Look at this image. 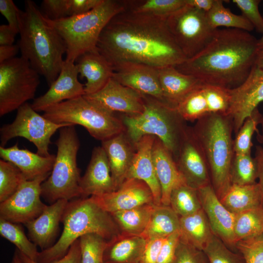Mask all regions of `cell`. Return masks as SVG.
Returning a JSON list of instances; mask_svg holds the SVG:
<instances>
[{
  "instance_id": "cell-1",
  "label": "cell",
  "mask_w": 263,
  "mask_h": 263,
  "mask_svg": "<svg viewBox=\"0 0 263 263\" xmlns=\"http://www.w3.org/2000/svg\"><path fill=\"white\" fill-rule=\"evenodd\" d=\"M166 19L126 8L105 27L96 49L112 66L125 61L157 68L178 66L187 58L169 31Z\"/></svg>"
},
{
  "instance_id": "cell-2",
  "label": "cell",
  "mask_w": 263,
  "mask_h": 263,
  "mask_svg": "<svg viewBox=\"0 0 263 263\" xmlns=\"http://www.w3.org/2000/svg\"><path fill=\"white\" fill-rule=\"evenodd\" d=\"M257 40L244 30L217 29L201 51L175 67L203 83L233 89L245 81L255 65Z\"/></svg>"
},
{
  "instance_id": "cell-3",
  "label": "cell",
  "mask_w": 263,
  "mask_h": 263,
  "mask_svg": "<svg viewBox=\"0 0 263 263\" xmlns=\"http://www.w3.org/2000/svg\"><path fill=\"white\" fill-rule=\"evenodd\" d=\"M18 19L20 38L18 44L21 56L50 86L57 77L64 61L65 42L31 0L25 1L24 10L19 9Z\"/></svg>"
},
{
  "instance_id": "cell-4",
  "label": "cell",
  "mask_w": 263,
  "mask_h": 263,
  "mask_svg": "<svg viewBox=\"0 0 263 263\" xmlns=\"http://www.w3.org/2000/svg\"><path fill=\"white\" fill-rule=\"evenodd\" d=\"M61 222L63 229L60 238L52 246L39 252L35 262L49 263L62 258L83 235L95 233L109 241L121 233L111 214L92 197L68 202Z\"/></svg>"
},
{
  "instance_id": "cell-5",
  "label": "cell",
  "mask_w": 263,
  "mask_h": 263,
  "mask_svg": "<svg viewBox=\"0 0 263 263\" xmlns=\"http://www.w3.org/2000/svg\"><path fill=\"white\" fill-rule=\"evenodd\" d=\"M191 128L204 152L211 185L220 199L231 185L230 172L235 154L232 119L226 114L209 113Z\"/></svg>"
},
{
  "instance_id": "cell-6",
  "label": "cell",
  "mask_w": 263,
  "mask_h": 263,
  "mask_svg": "<svg viewBox=\"0 0 263 263\" xmlns=\"http://www.w3.org/2000/svg\"><path fill=\"white\" fill-rule=\"evenodd\" d=\"M142 96V113L135 115L123 114L121 117L126 133L134 144L145 135L155 136L169 150L175 161L188 126L176 107L151 96Z\"/></svg>"
},
{
  "instance_id": "cell-7",
  "label": "cell",
  "mask_w": 263,
  "mask_h": 263,
  "mask_svg": "<svg viewBox=\"0 0 263 263\" xmlns=\"http://www.w3.org/2000/svg\"><path fill=\"white\" fill-rule=\"evenodd\" d=\"M126 9L123 0H102L89 12L48 22L64 40L66 61L75 62L86 52L96 49L99 37L109 21Z\"/></svg>"
},
{
  "instance_id": "cell-8",
  "label": "cell",
  "mask_w": 263,
  "mask_h": 263,
  "mask_svg": "<svg viewBox=\"0 0 263 263\" xmlns=\"http://www.w3.org/2000/svg\"><path fill=\"white\" fill-rule=\"evenodd\" d=\"M75 125L59 130L55 144L57 147L55 161L49 176L41 185V196L52 204L59 199L71 200L81 196L80 169L77 164L80 147Z\"/></svg>"
},
{
  "instance_id": "cell-9",
  "label": "cell",
  "mask_w": 263,
  "mask_h": 263,
  "mask_svg": "<svg viewBox=\"0 0 263 263\" xmlns=\"http://www.w3.org/2000/svg\"><path fill=\"white\" fill-rule=\"evenodd\" d=\"M42 115L55 123L81 125L101 142L125 131L121 118L84 95L51 106L43 111Z\"/></svg>"
},
{
  "instance_id": "cell-10",
  "label": "cell",
  "mask_w": 263,
  "mask_h": 263,
  "mask_svg": "<svg viewBox=\"0 0 263 263\" xmlns=\"http://www.w3.org/2000/svg\"><path fill=\"white\" fill-rule=\"evenodd\" d=\"M40 75L20 56L0 63V116L34 98Z\"/></svg>"
},
{
  "instance_id": "cell-11",
  "label": "cell",
  "mask_w": 263,
  "mask_h": 263,
  "mask_svg": "<svg viewBox=\"0 0 263 263\" xmlns=\"http://www.w3.org/2000/svg\"><path fill=\"white\" fill-rule=\"evenodd\" d=\"M166 23L187 59L201 51L211 40L216 30L209 25L206 12L187 4L168 16Z\"/></svg>"
},
{
  "instance_id": "cell-12",
  "label": "cell",
  "mask_w": 263,
  "mask_h": 263,
  "mask_svg": "<svg viewBox=\"0 0 263 263\" xmlns=\"http://www.w3.org/2000/svg\"><path fill=\"white\" fill-rule=\"evenodd\" d=\"M70 125L57 124L41 115L34 110L31 104L25 103L18 110L15 120L4 125L0 129V147H4L7 142L16 137H21L33 143L37 153L49 157L51 138L56 131Z\"/></svg>"
},
{
  "instance_id": "cell-13",
  "label": "cell",
  "mask_w": 263,
  "mask_h": 263,
  "mask_svg": "<svg viewBox=\"0 0 263 263\" xmlns=\"http://www.w3.org/2000/svg\"><path fill=\"white\" fill-rule=\"evenodd\" d=\"M49 176L25 180L12 195L0 203V218L25 224L39 216L47 206L42 202L40 197L41 185Z\"/></svg>"
},
{
  "instance_id": "cell-14",
  "label": "cell",
  "mask_w": 263,
  "mask_h": 263,
  "mask_svg": "<svg viewBox=\"0 0 263 263\" xmlns=\"http://www.w3.org/2000/svg\"><path fill=\"white\" fill-rule=\"evenodd\" d=\"M175 162L185 182L190 187L198 189L211 184L206 156L191 127L186 130Z\"/></svg>"
},
{
  "instance_id": "cell-15",
  "label": "cell",
  "mask_w": 263,
  "mask_h": 263,
  "mask_svg": "<svg viewBox=\"0 0 263 263\" xmlns=\"http://www.w3.org/2000/svg\"><path fill=\"white\" fill-rule=\"evenodd\" d=\"M230 92L227 114L232 119L236 134L245 119L263 102V71L254 65L245 81Z\"/></svg>"
},
{
  "instance_id": "cell-16",
  "label": "cell",
  "mask_w": 263,
  "mask_h": 263,
  "mask_svg": "<svg viewBox=\"0 0 263 263\" xmlns=\"http://www.w3.org/2000/svg\"><path fill=\"white\" fill-rule=\"evenodd\" d=\"M84 96L113 113H120L127 115H135L142 113L144 110L142 94L123 86L113 77L100 90Z\"/></svg>"
},
{
  "instance_id": "cell-17",
  "label": "cell",
  "mask_w": 263,
  "mask_h": 263,
  "mask_svg": "<svg viewBox=\"0 0 263 263\" xmlns=\"http://www.w3.org/2000/svg\"><path fill=\"white\" fill-rule=\"evenodd\" d=\"M112 68V77L123 86L165 102L158 68L130 61L117 63Z\"/></svg>"
},
{
  "instance_id": "cell-18",
  "label": "cell",
  "mask_w": 263,
  "mask_h": 263,
  "mask_svg": "<svg viewBox=\"0 0 263 263\" xmlns=\"http://www.w3.org/2000/svg\"><path fill=\"white\" fill-rule=\"evenodd\" d=\"M91 197L110 213L145 204H154L149 186L143 181L134 178L127 179L117 189L112 192Z\"/></svg>"
},
{
  "instance_id": "cell-19",
  "label": "cell",
  "mask_w": 263,
  "mask_h": 263,
  "mask_svg": "<svg viewBox=\"0 0 263 263\" xmlns=\"http://www.w3.org/2000/svg\"><path fill=\"white\" fill-rule=\"evenodd\" d=\"M78 75L75 63L64 59L59 74L49 90L34 99L31 104L33 109L43 112L54 105L84 95V85L78 80Z\"/></svg>"
},
{
  "instance_id": "cell-20",
  "label": "cell",
  "mask_w": 263,
  "mask_h": 263,
  "mask_svg": "<svg viewBox=\"0 0 263 263\" xmlns=\"http://www.w3.org/2000/svg\"><path fill=\"white\" fill-rule=\"evenodd\" d=\"M202 206L211 229L229 248H235L233 232L235 214L221 202L211 184L198 189Z\"/></svg>"
},
{
  "instance_id": "cell-21",
  "label": "cell",
  "mask_w": 263,
  "mask_h": 263,
  "mask_svg": "<svg viewBox=\"0 0 263 263\" xmlns=\"http://www.w3.org/2000/svg\"><path fill=\"white\" fill-rule=\"evenodd\" d=\"M79 187L81 196L83 197L102 195L116 190L108 159L101 146L93 150L86 172L81 177Z\"/></svg>"
},
{
  "instance_id": "cell-22",
  "label": "cell",
  "mask_w": 263,
  "mask_h": 263,
  "mask_svg": "<svg viewBox=\"0 0 263 263\" xmlns=\"http://www.w3.org/2000/svg\"><path fill=\"white\" fill-rule=\"evenodd\" d=\"M156 137L145 135L135 143V152L127 175L145 182L150 189L155 205H161V189L153 159L152 149Z\"/></svg>"
},
{
  "instance_id": "cell-23",
  "label": "cell",
  "mask_w": 263,
  "mask_h": 263,
  "mask_svg": "<svg viewBox=\"0 0 263 263\" xmlns=\"http://www.w3.org/2000/svg\"><path fill=\"white\" fill-rule=\"evenodd\" d=\"M107 156L116 190L126 180L135 152V146L125 131L101 142Z\"/></svg>"
},
{
  "instance_id": "cell-24",
  "label": "cell",
  "mask_w": 263,
  "mask_h": 263,
  "mask_svg": "<svg viewBox=\"0 0 263 263\" xmlns=\"http://www.w3.org/2000/svg\"><path fill=\"white\" fill-rule=\"evenodd\" d=\"M68 202L66 199L58 200L47 206L37 218L24 224L30 239L42 250L52 246Z\"/></svg>"
},
{
  "instance_id": "cell-25",
  "label": "cell",
  "mask_w": 263,
  "mask_h": 263,
  "mask_svg": "<svg viewBox=\"0 0 263 263\" xmlns=\"http://www.w3.org/2000/svg\"><path fill=\"white\" fill-rule=\"evenodd\" d=\"M17 142L11 147L0 146V156L17 167L27 180H32L42 176H49L56 159L52 154L45 157L27 149H20Z\"/></svg>"
},
{
  "instance_id": "cell-26",
  "label": "cell",
  "mask_w": 263,
  "mask_h": 263,
  "mask_svg": "<svg viewBox=\"0 0 263 263\" xmlns=\"http://www.w3.org/2000/svg\"><path fill=\"white\" fill-rule=\"evenodd\" d=\"M75 63L79 76L86 80L85 95L97 92L112 77L113 71L112 65L97 49L82 54Z\"/></svg>"
},
{
  "instance_id": "cell-27",
  "label": "cell",
  "mask_w": 263,
  "mask_h": 263,
  "mask_svg": "<svg viewBox=\"0 0 263 263\" xmlns=\"http://www.w3.org/2000/svg\"><path fill=\"white\" fill-rule=\"evenodd\" d=\"M152 154L156 174L161 189V205L169 206L172 189L185 182L172 154L157 137L153 144Z\"/></svg>"
},
{
  "instance_id": "cell-28",
  "label": "cell",
  "mask_w": 263,
  "mask_h": 263,
  "mask_svg": "<svg viewBox=\"0 0 263 263\" xmlns=\"http://www.w3.org/2000/svg\"><path fill=\"white\" fill-rule=\"evenodd\" d=\"M158 70L164 100L174 107L203 83L191 75L180 72L174 66Z\"/></svg>"
},
{
  "instance_id": "cell-29",
  "label": "cell",
  "mask_w": 263,
  "mask_h": 263,
  "mask_svg": "<svg viewBox=\"0 0 263 263\" xmlns=\"http://www.w3.org/2000/svg\"><path fill=\"white\" fill-rule=\"evenodd\" d=\"M147 240L142 236L120 233L108 241L104 263H140Z\"/></svg>"
},
{
  "instance_id": "cell-30",
  "label": "cell",
  "mask_w": 263,
  "mask_h": 263,
  "mask_svg": "<svg viewBox=\"0 0 263 263\" xmlns=\"http://www.w3.org/2000/svg\"><path fill=\"white\" fill-rule=\"evenodd\" d=\"M219 199L234 214L263 206V195L257 182L247 185L232 184Z\"/></svg>"
},
{
  "instance_id": "cell-31",
  "label": "cell",
  "mask_w": 263,
  "mask_h": 263,
  "mask_svg": "<svg viewBox=\"0 0 263 263\" xmlns=\"http://www.w3.org/2000/svg\"><path fill=\"white\" fill-rule=\"evenodd\" d=\"M181 238L194 247L203 250L214 233L202 208L197 212L180 217Z\"/></svg>"
},
{
  "instance_id": "cell-32",
  "label": "cell",
  "mask_w": 263,
  "mask_h": 263,
  "mask_svg": "<svg viewBox=\"0 0 263 263\" xmlns=\"http://www.w3.org/2000/svg\"><path fill=\"white\" fill-rule=\"evenodd\" d=\"M179 231L180 217L170 206L155 205L148 225L141 236L147 241L164 239Z\"/></svg>"
},
{
  "instance_id": "cell-33",
  "label": "cell",
  "mask_w": 263,
  "mask_h": 263,
  "mask_svg": "<svg viewBox=\"0 0 263 263\" xmlns=\"http://www.w3.org/2000/svg\"><path fill=\"white\" fill-rule=\"evenodd\" d=\"M155 206L145 204L110 214L121 233L141 236L148 225Z\"/></svg>"
},
{
  "instance_id": "cell-34",
  "label": "cell",
  "mask_w": 263,
  "mask_h": 263,
  "mask_svg": "<svg viewBox=\"0 0 263 263\" xmlns=\"http://www.w3.org/2000/svg\"><path fill=\"white\" fill-rule=\"evenodd\" d=\"M233 232L236 243L263 234V206L235 214Z\"/></svg>"
},
{
  "instance_id": "cell-35",
  "label": "cell",
  "mask_w": 263,
  "mask_h": 263,
  "mask_svg": "<svg viewBox=\"0 0 263 263\" xmlns=\"http://www.w3.org/2000/svg\"><path fill=\"white\" fill-rule=\"evenodd\" d=\"M209 25L215 29L219 27L233 28L250 32L254 29L252 24L242 15L233 14L225 7L224 1L214 0L211 9L206 13Z\"/></svg>"
},
{
  "instance_id": "cell-36",
  "label": "cell",
  "mask_w": 263,
  "mask_h": 263,
  "mask_svg": "<svg viewBox=\"0 0 263 263\" xmlns=\"http://www.w3.org/2000/svg\"><path fill=\"white\" fill-rule=\"evenodd\" d=\"M169 203L170 207L180 217L192 214L202 208L198 189L185 182L172 189Z\"/></svg>"
},
{
  "instance_id": "cell-37",
  "label": "cell",
  "mask_w": 263,
  "mask_h": 263,
  "mask_svg": "<svg viewBox=\"0 0 263 263\" xmlns=\"http://www.w3.org/2000/svg\"><path fill=\"white\" fill-rule=\"evenodd\" d=\"M127 9L135 13L167 18L186 5V0H123Z\"/></svg>"
},
{
  "instance_id": "cell-38",
  "label": "cell",
  "mask_w": 263,
  "mask_h": 263,
  "mask_svg": "<svg viewBox=\"0 0 263 263\" xmlns=\"http://www.w3.org/2000/svg\"><path fill=\"white\" fill-rule=\"evenodd\" d=\"M230 177L231 185H247L257 182V165L251 153L234 154L230 168Z\"/></svg>"
},
{
  "instance_id": "cell-39",
  "label": "cell",
  "mask_w": 263,
  "mask_h": 263,
  "mask_svg": "<svg viewBox=\"0 0 263 263\" xmlns=\"http://www.w3.org/2000/svg\"><path fill=\"white\" fill-rule=\"evenodd\" d=\"M0 234L14 244L20 253L36 261L39 253L37 245L27 238L21 226L0 218Z\"/></svg>"
},
{
  "instance_id": "cell-40",
  "label": "cell",
  "mask_w": 263,
  "mask_h": 263,
  "mask_svg": "<svg viewBox=\"0 0 263 263\" xmlns=\"http://www.w3.org/2000/svg\"><path fill=\"white\" fill-rule=\"evenodd\" d=\"M202 83L187 96L176 106V110L185 121L194 122L209 114Z\"/></svg>"
},
{
  "instance_id": "cell-41",
  "label": "cell",
  "mask_w": 263,
  "mask_h": 263,
  "mask_svg": "<svg viewBox=\"0 0 263 263\" xmlns=\"http://www.w3.org/2000/svg\"><path fill=\"white\" fill-rule=\"evenodd\" d=\"M262 116L257 108L245 119L233 140L235 153H251L252 137L259 131L258 127Z\"/></svg>"
},
{
  "instance_id": "cell-42",
  "label": "cell",
  "mask_w": 263,
  "mask_h": 263,
  "mask_svg": "<svg viewBox=\"0 0 263 263\" xmlns=\"http://www.w3.org/2000/svg\"><path fill=\"white\" fill-rule=\"evenodd\" d=\"M26 179L12 163L0 160V202L12 195Z\"/></svg>"
},
{
  "instance_id": "cell-43",
  "label": "cell",
  "mask_w": 263,
  "mask_h": 263,
  "mask_svg": "<svg viewBox=\"0 0 263 263\" xmlns=\"http://www.w3.org/2000/svg\"><path fill=\"white\" fill-rule=\"evenodd\" d=\"M79 240L81 263H104V253L107 240L95 233L83 235Z\"/></svg>"
},
{
  "instance_id": "cell-44",
  "label": "cell",
  "mask_w": 263,
  "mask_h": 263,
  "mask_svg": "<svg viewBox=\"0 0 263 263\" xmlns=\"http://www.w3.org/2000/svg\"><path fill=\"white\" fill-rule=\"evenodd\" d=\"M203 251L209 263H245L240 253L234 252L214 234Z\"/></svg>"
},
{
  "instance_id": "cell-45",
  "label": "cell",
  "mask_w": 263,
  "mask_h": 263,
  "mask_svg": "<svg viewBox=\"0 0 263 263\" xmlns=\"http://www.w3.org/2000/svg\"><path fill=\"white\" fill-rule=\"evenodd\" d=\"M203 90L209 113L227 114L231 101L230 90L205 83Z\"/></svg>"
},
{
  "instance_id": "cell-46",
  "label": "cell",
  "mask_w": 263,
  "mask_h": 263,
  "mask_svg": "<svg viewBox=\"0 0 263 263\" xmlns=\"http://www.w3.org/2000/svg\"><path fill=\"white\" fill-rule=\"evenodd\" d=\"M235 248L243 256L245 263H263V234L238 241Z\"/></svg>"
},
{
  "instance_id": "cell-47",
  "label": "cell",
  "mask_w": 263,
  "mask_h": 263,
  "mask_svg": "<svg viewBox=\"0 0 263 263\" xmlns=\"http://www.w3.org/2000/svg\"><path fill=\"white\" fill-rule=\"evenodd\" d=\"M171 263H209L203 250L192 246L181 238Z\"/></svg>"
},
{
  "instance_id": "cell-48",
  "label": "cell",
  "mask_w": 263,
  "mask_h": 263,
  "mask_svg": "<svg viewBox=\"0 0 263 263\" xmlns=\"http://www.w3.org/2000/svg\"><path fill=\"white\" fill-rule=\"evenodd\" d=\"M244 16L256 31L263 34V18L259 10L260 0H233Z\"/></svg>"
},
{
  "instance_id": "cell-49",
  "label": "cell",
  "mask_w": 263,
  "mask_h": 263,
  "mask_svg": "<svg viewBox=\"0 0 263 263\" xmlns=\"http://www.w3.org/2000/svg\"><path fill=\"white\" fill-rule=\"evenodd\" d=\"M68 0H43L41 12L47 19L58 20L68 17Z\"/></svg>"
},
{
  "instance_id": "cell-50",
  "label": "cell",
  "mask_w": 263,
  "mask_h": 263,
  "mask_svg": "<svg viewBox=\"0 0 263 263\" xmlns=\"http://www.w3.org/2000/svg\"><path fill=\"white\" fill-rule=\"evenodd\" d=\"M181 239L180 231L165 238L156 263H171Z\"/></svg>"
},
{
  "instance_id": "cell-51",
  "label": "cell",
  "mask_w": 263,
  "mask_h": 263,
  "mask_svg": "<svg viewBox=\"0 0 263 263\" xmlns=\"http://www.w3.org/2000/svg\"><path fill=\"white\" fill-rule=\"evenodd\" d=\"M19 9L12 0H0V12L8 21V24L19 33L18 13Z\"/></svg>"
},
{
  "instance_id": "cell-52",
  "label": "cell",
  "mask_w": 263,
  "mask_h": 263,
  "mask_svg": "<svg viewBox=\"0 0 263 263\" xmlns=\"http://www.w3.org/2000/svg\"><path fill=\"white\" fill-rule=\"evenodd\" d=\"M102 1V0H68V17L87 13Z\"/></svg>"
},
{
  "instance_id": "cell-53",
  "label": "cell",
  "mask_w": 263,
  "mask_h": 263,
  "mask_svg": "<svg viewBox=\"0 0 263 263\" xmlns=\"http://www.w3.org/2000/svg\"><path fill=\"white\" fill-rule=\"evenodd\" d=\"M21 257L27 263H38L31 260L20 253ZM49 263H81V252L79 239L70 246L67 254L62 258Z\"/></svg>"
},
{
  "instance_id": "cell-54",
  "label": "cell",
  "mask_w": 263,
  "mask_h": 263,
  "mask_svg": "<svg viewBox=\"0 0 263 263\" xmlns=\"http://www.w3.org/2000/svg\"><path fill=\"white\" fill-rule=\"evenodd\" d=\"M164 239L147 241L140 263H156Z\"/></svg>"
},
{
  "instance_id": "cell-55",
  "label": "cell",
  "mask_w": 263,
  "mask_h": 263,
  "mask_svg": "<svg viewBox=\"0 0 263 263\" xmlns=\"http://www.w3.org/2000/svg\"><path fill=\"white\" fill-rule=\"evenodd\" d=\"M18 33L8 24L0 26V46L12 45Z\"/></svg>"
},
{
  "instance_id": "cell-56",
  "label": "cell",
  "mask_w": 263,
  "mask_h": 263,
  "mask_svg": "<svg viewBox=\"0 0 263 263\" xmlns=\"http://www.w3.org/2000/svg\"><path fill=\"white\" fill-rule=\"evenodd\" d=\"M254 158L258 168V183L263 195V147L258 145L255 147Z\"/></svg>"
},
{
  "instance_id": "cell-57",
  "label": "cell",
  "mask_w": 263,
  "mask_h": 263,
  "mask_svg": "<svg viewBox=\"0 0 263 263\" xmlns=\"http://www.w3.org/2000/svg\"><path fill=\"white\" fill-rule=\"evenodd\" d=\"M19 51L18 44L0 46V63L16 57Z\"/></svg>"
},
{
  "instance_id": "cell-58",
  "label": "cell",
  "mask_w": 263,
  "mask_h": 263,
  "mask_svg": "<svg viewBox=\"0 0 263 263\" xmlns=\"http://www.w3.org/2000/svg\"><path fill=\"white\" fill-rule=\"evenodd\" d=\"M186 4L206 13L212 8L214 0H186Z\"/></svg>"
},
{
  "instance_id": "cell-59",
  "label": "cell",
  "mask_w": 263,
  "mask_h": 263,
  "mask_svg": "<svg viewBox=\"0 0 263 263\" xmlns=\"http://www.w3.org/2000/svg\"><path fill=\"white\" fill-rule=\"evenodd\" d=\"M255 65L263 71V51H258L256 58Z\"/></svg>"
},
{
  "instance_id": "cell-60",
  "label": "cell",
  "mask_w": 263,
  "mask_h": 263,
  "mask_svg": "<svg viewBox=\"0 0 263 263\" xmlns=\"http://www.w3.org/2000/svg\"><path fill=\"white\" fill-rule=\"evenodd\" d=\"M12 263H27L22 258L18 249H17L13 257Z\"/></svg>"
},
{
  "instance_id": "cell-61",
  "label": "cell",
  "mask_w": 263,
  "mask_h": 263,
  "mask_svg": "<svg viewBox=\"0 0 263 263\" xmlns=\"http://www.w3.org/2000/svg\"><path fill=\"white\" fill-rule=\"evenodd\" d=\"M260 125L261 127V131H259L256 133V139L257 141L261 144H263V115L260 121Z\"/></svg>"
},
{
  "instance_id": "cell-62",
  "label": "cell",
  "mask_w": 263,
  "mask_h": 263,
  "mask_svg": "<svg viewBox=\"0 0 263 263\" xmlns=\"http://www.w3.org/2000/svg\"><path fill=\"white\" fill-rule=\"evenodd\" d=\"M257 46L259 50L263 51V35L260 39H258Z\"/></svg>"
},
{
  "instance_id": "cell-63",
  "label": "cell",
  "mask_w": 263,
  "mask_h": 263,
  "mask_svg": "<svg viewBox=\"0 0 263 263\" xmlns=\"http://www.w3.org/2000/svg\"></svg>"
}]
</instances>
